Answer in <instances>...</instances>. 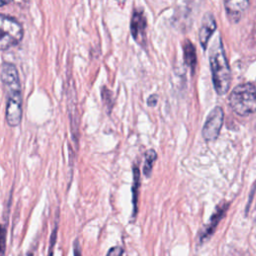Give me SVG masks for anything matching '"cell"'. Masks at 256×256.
<instances>
[{"label":"cell","instance_id":"obj_1","mask_svg":"<svg viewBox=\"0 0 256 256\" xmlns=\"http://www.w3.org/2000/svg\"><path fill=\"white\" fill-rule=\"evenodd\" d=\"M1 81L6 93L5 119L9 126L15 127L22 118V93L18 71L14 64L2 63Z\"/></svg>","mask_w":256,"mask_h":256},{"label":"cell","instance_id":"obj_2","mask_svg":"<svg viewBox=\"0 0 256 256\" xmlns=\"http://www.w3.org/2000/svg\"><path fill=\"white\" fill-rule=\"evenodd\" d=\"M209 55L212 81L215 91L219 95H224L230 87L231 71L220 37H218L212 44Z\"/></svg>","mask_w":256,"mask_h":256},{"label":"cell","instance_id":"obj_3","mask_svg":"<svg viewBox=\"0 0 256 256\" xmlns=\"http://www.w3.org/2000/svg\"><path fill=\"white\" fill-rule=\"evenodd\" d=\"M229 105L240 115L247 116L256 111V86L252 83H243L236 86L229 95Z\"/></svg>","mask_w":256,"mask_h":256},{"label":"cell","instance_id":"obj_4","mask_svg":"<svg viewBox=\"0 0 256 256\" xmlns=\"http://www.w3.org/2000/svg\"><path fill=\"white\" fill-rule=\"evenodd\" d=\"M21 23L12 16L0 15V48L6 50L18 44L23 37Z\"/></svg>","mask_w":256,"mask_h":256},{"label":"cell","instance_id":"obj_5","mask_svg":"<svg viewBox=\"0 0 256 256\" xmlns=\"http://www.w3.org/2000/svg\"><path fill=\"white\" fill-rule=\"evenodd\" d=\"M224 120V112L220 106L214 107L208 114L202 129V135L206 141L215 140L221 130Z\"/></svg>","mask_w":256,"mask_h":256},{"label":"cell","instance_id":"obj_6","mask_svg":"<svg viewBox=\"0 0 256 256\" xmlns=\"http://www.w3.org/2000/svg\"><path fill=\"white\" fill-rule=\"evenodd\" d=\"M147 20L145 13L140 8H135L130 22V31L134 40L141 46L146 45Z\"/></svg>","mask_w":256,"mask_h":256},{"label":"cell","instance_id":"obj_7","mask_svg":"<svg viewBox=\"0 0 256 256\" xmlns=\"http://www.w3.org/2000/svg\"><path fill=\"white\" fill-rule=\"evenodd\" d=\"M228 208V204H222L220 206L217 207L216 211L213 213V215L210 218L209 223L204 227V229L199 233V243L202 244L205 241H207L212 234L214 233L218 223L220 222V220L223 218V216L225 215V212Z\"/></svg>","mask_w":256,"mask_h":256},{"label":"cell","instance_id":"obj_8","mask_svg":"<svg viewBox=\"0 0 256 256\" xmlns=\"http://www.w3.org/2000/svg\"><path fill=\"white\" fill-rule=\"evenodd\" d=\"M217 25L214 16L211 13H205L202 21H201V26L199 29V41L203 49H206L207 43L215 31Z\"/></svg>","mask_w":256,"mask_h":256},{"label":"cell","instance_id":"obj_9","mask_svg":"<svg viewBox=\"0 0 256 256\" xmlns=\"http://www.w3.org/2000/svg\"><path fill=\"white\" fill-rule=\"evenodd\" d=\"M248 4V1H225L224 5L229 20L231 22H238Z\"/></svg>","mask_w":256,"mask_h":256},{"label":"cell","instance_id":"obj_10","mask_svg":"<svg viewBox=\"0 0 256 256\" xmlns=\"http://www.w3.org/2000/svg\"><path fill=\"white\" fill-rule=\"evenodd\" d=\"M183 55H184V62L186 63L187 66L190 67L191 71L194 72L196 67V61H197L196 50H195V46L189 39H186L183 43Z\"/></svg>","mask_w":256,"mask_h":256},{"label":"cell","instance_id":"obj_11","mask_svg":"<svg viewBox=\"0 0 256 256\" xmlns=\"http://www.w3.org/2000/svg\"><path fill=\"white\" fill-rule=\"evenodd\" d=\"M140 184V174L137 166L133 167V185H132V203H133V217L137 214V202H138V191Z\"/></svg>","mask_w":256,"mask_h":256},{"label":"cell","instance_id":"obj_12","mask_svg":"<svg viewBox=\"0 0 256 256\" xmlns=\"http://www.w3.org/2000/svg\"><path fill=\"white\" fill-rule=\"evenodd\" d=\"M157 158V154L154 149H148L144 154V165H143V173L146 177H149L152 171L153 164Z\"/></svg>","mask_w":256,"mask_h":256},{"label":"cell","instance_id":"obj_13","mask_svg":"<svg viewBox=\"0 0 256 256\" xmlns=\"http://www.w3.org/2000/svg\"><path fill=\"white\" fill-rule=\"evenodd\" d=\"M57 223L52 231V234H51V237H50V247H49V253H48V256H53V247H54V244L56 242V239H57Z\"/></svg>","mask_w":256,"mask_h":256},{"label":"cell","instance_id":"obj_14","mask_svg":"<svg viewBox=\"0 0 256 256\" xmlns=\"http://www.w3.org/2000/svg\"><path fill=\"white\" fill-rule=\"evenodd\" d=\"M123 255V249L120 246L112 247L106 256H122Z\"/></svg>","mask_w":256,"mask_h":256},{"label":"cell","instance_id":"obj_15","mask_svg":"<svg viewBox=\"0 0 256 256\" xmlns=\"http://www.w3.org/2000/svg\"><path fill=\"white\" fill-rule=\"evenodd\" d=\"M73 252H74V256H82L81 254V248H80V244L78 242V240L76 239L73 243Z\"/></svg>","mask_w":256,"mask_h":256},{"label":"cell","instance_id":"obj_16","mask_svg":"<svg viewBox=\"0 0 256 256\" xmlns=\"http://www.w3.org/2000/svg\"><path fill=\"white\" fill-rule=\"evenodd\" d=\"M157 99H158L157 95H155V94L150 95V96L148 97V99H147L148 105H149V106H154V105L157 103Z\"/></svg>","mask_w":256,"mask_h":256},{"label":"cell","instance_id":"obj_17","mask_svg":"<svg viewBox=\"0 0 256 256\" xmlns=\"http://www.w3.org/2000/svg\"><path fill=\"white\" fill-rule=\"evenodd\" d=\"M28 256H33V253H29V254H28Z\"/></svg>","mask_w":256,"mask_h":256}]
</instances>
